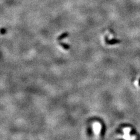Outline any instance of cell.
Segmentation results:
<instances>
[{
	"mask_svg": "<svg viewBox=\"0 0 140 140\" xmlns=\"http://www.w3.org/2000/svg\"><path fill=\"white\" fill-rule=\"evenodd\" d=\"M68 35V33L67 32H65V33H63L62 34H61L60 36L57 39L59 40H61V39H63L64 38H66Z\"/></svg>",
	"mask_w": 140,
	"mask_h": 140,
	"instance_id": "obj_1",
	"label": "cell"
},
{
	"mask_svg": "<svg viewBox=\"0 0 140 140\" xmlns=\"http://www.w3.org/2000/svg\"><path fill=\"white\" fill-rule=\"evenodd\" d=\"M59 44H60L61 46L62 47H63V48H64V49H66V50H67V49H68L69 48V46H68L67 45V44H65V43H59Z\"/></svg>",
	"mask_w": 140,
	"mask_h": 140,
	"instance_id": "obj_3",
	"label": "cell"
},
{
	"mask_svg": "<svg viewBox=\"0 0 140 140\" xmlns=\"http://www.w3.org/2000/svg\"><path fill=\"white\" fill-rule=\"evenodd\" d=\"M106 43H108V44H115V43H119L118 42H119V41L115 40V39H113V40H107L106 39Z\"/></svg>",
	"mask_w": 140,
	"mask_h": 140,
	"instance_id": "obj_2",
	"label": "cell"
}]
</instances>
